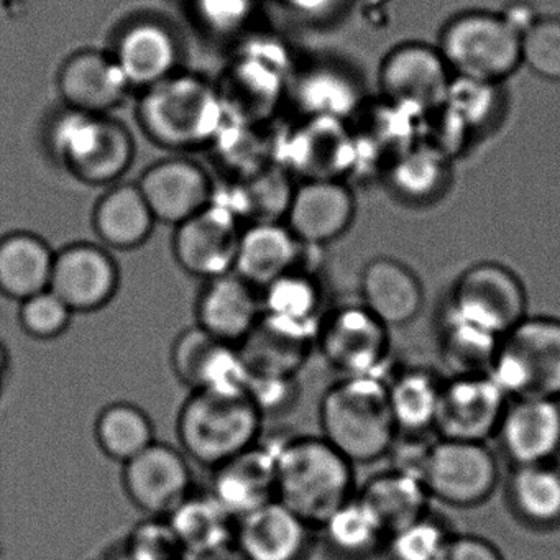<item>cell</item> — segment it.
<instances>
[{"label":"cell","instance_id":"cell-1","mask_svg":"<svg viewBox=\"0 0 560 560\" xmlns=\"http://www.w3.org/2000/svg\"><path fill=\"white\" fill-rule=\"evenodd\" d=\"M277 458V500L311 527L353 498V464L323 435H294L271 447Z\"/></svg>","mask_w":560,"mask_h":560},{"label":"cell","instance_id":"cell-2","mask_svg":"<svg viewBox=\"0 0 560 560\" xmlns=\"http://www.w3.org/2000/svg\"><path fill=\"white\" fill-rule=\"evenodd\" d=\"M319 421L323 438L352 464L386 457L398 438L385 376H343L334 383L320 401Z\"/></svg>","mask_w":560,"mask_h":560},{"label":"cell","instance_id":"cell-3","mask_svg":"<svg viewBox=\"0 0 560 560\" xmlns=\"http://www.w3.org/2000/svg\"><path fill=\"white\" fill-rule=\"evenodd\" d=\"M261 422L245 388L195 389L179 409L176 431L188 457L215 468L258 444Z\"/></svg>","mask_w":560,"mask_h":560},{"label":"cell","instance_id":"cell-4","mask_svg":"<svg viewBox=\"0 0 560 560\" xmlns=\"http://www.w3.org/2000/svg\"><path fill=\"white\" fill-rule=\"evenodd\" d=\"M488 375L510 399H560V319H521L501 337Z\"/></svg>","mask_w":560,"mask_h":560},{"label":"cell","instance_id":"cell-5","mask_svg":"<svg viewBox=\"0 0 560 560\" xmlns=\"http://www.w3.org/2000/svg\"><path fill=\"white\" fill-rule=\"evenodd\" d=\"M140 119L152 139L172 149L201 145L218 132L222 104L218 93L195 77H170L149 88Z\"/></svg>","mask_w":560,"mask_h":560},{"label":"cell","instance_id":"cell-6","mask_svg":"<svg viewBox=\"0 0 560 560\" xmlns=\"http://www.w3.org/2000/svg\"><path fill=\"white\" fill-rule=\"evenodd\" d=\"M439 51L458 77L490 84L520 67L521 35L501 15L467 12L445 25Z\"/></svg>","mask_w":560,"mask_h":560},{"label":"cell","instance_id":"cell-7","mask_svg":"<svg viewBox=\"0 0 560 560\" xmlns=\"http://www.w3.org/2000/svg\"><path fill=\"white\" fill-rule=\"evenodd\" d=\"M51 139L61 162L88 185L116 182L133 160L129 130L104 116L73 110L58 120Z\"/></svg>","mask_w":560,"mask_h":560},{"label":"cell","instance_id":"cell-8","mask_svg":"<svg viewBox=\"0 0 560 560\" xmlns=\"http://www.w3.org/2000/svg\"><path fill=\"white\" fill-rule=\"evenodd\" d=\"M526 307L520 278L503 265L483 261L457 278L445 313L503 337L527 316Z\"/></svg>","mask_w":560,"mask_h":560},{"label":"cell","instance_id":"cell-9","mask_svg":"<svg viewBox=\"0 0 560 560\" xmlns=\"http://www.w3.org/2000/svg\"><path fill=\"white\" fill-rule=\"evenodd\" d=\"M421 480L429 494L451 506L483 503L498 483V462L485 442H431Z\"/></svg>","mask_w":560,"mask_h":560},{"label":"cell","instance_id":"cell-10","mask_svg":"<svg viewBox=\"0 0 560 560\" xmlns=\"http://www.w3.org/2000/svg\"><path fill=\"white\" fill-rule=\"evenodd\" d=\"M316 343L326 362L343 376H383L389 355V329L362 303L324 314Z\"/></svg>","mask_w":560,"mask_h":560},{"label":"cell","instance_id":"cell-11","mask_svg":"<svg viewBox=\"0 0 560 560\" xmlns=\"http://www.w3.org/2000/svg\"><path fill=\"white\" fill-rule=\"evenodd\" d=\"M508 401L488 373L451 376L442 386L434 431L441 439L485 442L497 434Z\"/></svg>","mask_w":560,"mask_h":560},{"label":"cell","instance_id":"cell-12","mask_svg":"<svg viewBox=\"0 0 560 560\" xmlns=\"http://www.w3.org/2000/svg\"><path fill=\"white\" fill-rule=\"evenodd\" d=\"M176 228L173 254L186 273L208 281L234 271L242 229L228 206L209 205Z\"/></svg>","mask_w":560,"mask_h":560},{"label":"cell","instance_id":"cell-13","mask_svg":"<svg viewBox=\"0 0 560 560\" xmlns=\"http://www.w3.org/2000/svg\"><path fill=\"white\" fill-rule=\"evenodd\" d=\"M124 490L133 504L152 517H166L192 493L186 455L162 442L124 464Z\"/></svg>","mask_w":560,"mask_h":560},{"label":"cell","instance_id":"cell-14","mask_svg":"<svg viewBox=\"0 0 560 560\" xmlns=\"http://www.w3.org/2000/svg\"><path fill=\"white\" fill-rule=\"evenodd\" d=\"M119 281L116 260L100 245L78 242L55 254L50 290L73 313H91L109 304Z\"/></svg>","mask_w":560,"mask_h":560},{"label":"cell","instance_id":"cell-15","mask_svg":"<svg viewBox=\"0 0 560 560\" xmlns=\"http://www.w3.org/2000/svg\"><path fill=\"white\" fill-rule=\"evenodd\" d=\"M497 435L516 467L556 460L560 454V399H510Z\"/></svg>","mask_w":560,"mask_h":560},{"label":"cell","instance_id":"cell-16","mask_svg":"<svg viewBox=\"0 0 560 560\" xmlns=\"http://www.w3.org/2000/svg\"><path fill=\"white\" fill-rule=\"evenodd\" d=\"M172 366L183 385L195 389L245 388L248 369L238 346L222 342L199 326L179 334Z\"/></svg>","mask_w":560,"mask_h":560},{"label":"cell","instance_id":"cell-17","mask_svg":"<svg viewBox=\"0 0 560 560\" xmlns=\"http://www.w3.org/2000/svg\"><path fill=\"white\" fill-rule=\"evenodd\" d=\"M355 215L352 192L332 179H311L293 192L288 229L298 241L320 247L346 234Z\"/></svg>","mask_w":560,"mask_h":560},{"label":"cell","instance_id":"cell-18","mask_svg":"<svg viewBox=\"0 0 560 560\" xmlns=\"http://www.w3.org/2000/svg\"><path fill=\"white\" fill-rule=\"evenodd\" d=\"M209 493L237 520L277 500L273 448L258 441L254 447L212 468Z\"/></svg>","mask_w":560,"mask_h":560},{"label":"cell","instance_id":"cell-19","mask_svg":"<svg viewBox=\"0 0 560 560\" xmlns=\"http://www.w3.org/2000/svg\"><path fill=\"white\" fill-rule=\"evenodd\" d=\"M264 316L260 290L238 277L222 275L206 281L196 303L198 326L222 342L238 346Z\"/></svg>","mask_w":560,"mask_h":560},{"label":"cell","instance_id":"cell-20","mask_svg":"<svg viewBox=\"0 0 560 560\" xmlns=\"http://www.w3.org/2000/svg\"><path fill=\"white\" fill-rule=\"evenodd\" d=\"M448 71L441 51L425 45H402L383 61L380 83L395 103L431 107L448 96Z\"/></svg>","mask_w":560,"mask_h":560},{"label":"cell","instance_id":"cell-21","mask_svg":"<svg viewBox=\"0 0 560 560\" xmlns=\"http://www.w3.org/2000/svg\"><path fill=\"white\" fill-rule=\"evenodd\" d=\"M139 189L156 221L179 225L211 205V183L188 160H166L147 170Z\"/></svg>","mask_w":560,"mask_h":560},{"label":"cell","instance_id":"cell-22","mask_svg":"<svg viewBox=\"0 0 560 560\" xmlns=\"http://www.w3.org/2000/svg\"><path fill=\"white\" fill-rule=\"evenodd\" d=\"M304 248L281 222L250 224L242 231L234 273L261 291L290 271H313L304 265Z\"/></svg>","mask_w":560,"mask_h":560},{"label":"cell","instance_id":"cell-23","mask_svg":"<svg viewBox=\"0 0 560 560\" xmlns=\"http://www.w3.org/2000/svg\"><path fill=\"white\" fill-rule=\"evenodd\" d=\"M310 530L306 521L273 500L237 521L234 542L248 560H300Z\"/></svg>","mask_w":560,"mask_h":560},{"label":"cell","instance_id":"cell-24","mask_svg":"<svg viewBox=\"0 0 560 560\" xmlns=\"http://www.w3.org/2000/svg\"><path fill=\"white\" fill-rule=\"evenodd\" d=\"M360 303L388 329L412 323L424 306L421 281L405 264L380 257L363 268Z\"/></svg>","mask_w":560,"mask_h":560},{"label":"cell","instance_id":"cell-25","mask_svg":"<svg viewBox=\"0 0 560 560\" xmlns=\"http://www.w3.org/2000/svg\"><path fill=\"white\" fill-rule=\"evenodd\" d=\"M58 88L71 109L103 116L122 103L129 83L113 58L100 51H81L65 63Z\"/></svg>","mask_w":560,"mask_h":560},{"label":"cell","instance_id":"cell-26","mask_svg":"<svg viewBox=\"0 0 560 560\" xmlns=\"http://www.w3.org/2000/svg\"><path fill=\"white\" fill-rule=\"evenodd\" d=\"M316 334L261 316L252 332L238 343L248 375L296 376L306 363Z\"/></svg>","mask_w":560,"mask_h":560},{"label":"cell","instance_id":"cell-27","mask_svg":"<svg viewBox=\"0 0 560 560\" xmlns=\"http://www.w3.org/2000/svg\"><path fill=\"white\" fill-rule=\"evenodd\" d=\"M55 254L50 245L31 232L0 238V293L11 300H28L50 288Z\"/></svg>","mask_w":560,"mask_h":560},{"label":"cell","instance_id":"cell-28","mask_svg":"<svg viewBox=\"0 0 560 560\" xmlns=\"http://www.w3.org/2000/svg\"><path fill=\"white\" fill-rule=\"evenodd\" d=\"M114 60L129 86L152 88L172 77L178 60V47L165 27L142 22L122 35Z\"/></svg>","mask_w":560,"mask_h":560},{"label":"cell","instance_id":"cell-29","mask_svg":"<svg viewBox=\"0 0 560 560\" xmlns=\"http://www.w3.org/2000/svg\"><path fill=\"white\" fill-rule=\"evenodd\" d=\"M357 498L375 514L389 536L429 514L431 494L421 478L389 468L366 480Z\"/></svg>","mask_w":560,"mask_h":560},{"label":"cell","instance_id":"cell-30","mask_svg":"<svg viewBox=\"0 0 560 560\" xmlns=\"http://www.w3.org/2000/svg\"><path fill=\"white\" fill-rule=\"evenodd\" d=\"M444 380L429 369L415 366L386 380L389 409L398 435L424 438L434 431Z\"/></svg>","mask_w":560,"mask_h":560},{"label":"cell","instance_id":"cell-31","mask_svg":"<svg viewBox=\"0 0 560 560\" xmlns=\"http://www.w3.org/2000/svg\"><path fill=\"white\" fill-rule=\"evenodd\" d=\"M155 222L139 186H117L101 199L94 211L97 235L116 250L140 247L152 234Z\"/></svg>","mask_w":560,"mask_h":560},{"label":"cell","instance_id":"cell-32","mask_svg":"<svg viewBox=\"0 0 560 560\" xmlns=\"http://www.w3.org/2000/svg\"><path fill=\"white\" fill-rule=\"evenodd\" d=\"M166 520L189 556L234 542L238 521L209 491H192Z\"/></svg>","mask_w":560,"mask_h":560},{"label":"cell","instance_id":"cell-33","mask_svg":"<svg viewBox=\"0 0 560 560\" xmlns=\"http://www.w3.org/2000/svg\"><path fill=\"white\" fill-rule=\"evenodd\" d=\"M265 316L316 334L323 320V290L313 271L294 270L260 291Z\"/></svg>","mask_w":560,"mask_h":560},{"label":"cell","instance_id":"cell-34","mask_svg":"<svg viewBox=\"0 0 560 560\" xmlns=\"http://www.w3.org/2000/svg\"><path fill=\"white\" fill-rule=\"evenodd\" d=\"M510 500L521 520L536 527L560 524V467L520 465L510 481Z\"/></svg>","mask_w":560,"mask_h":560},{"label":"cell","instance_id":"cell-35","mask_svg":"<svg viewBox=\"0 0 560 560\" xmlns=\"http://www.w3.org/2000/svg\"><path fill=\"white\" fill-rule=\"evenodd\" d=\"M439 332L441 360L451 370L452 376L490 372L501 337L465 323L445 311Z\"/></svg>","mask_w":560,"mask_h":560},{"label":"cell","instance_id":"cell-36","mask_svg":"<svg viewBox=\"0 0 560 560\" xmlns=\"http://www.w3.org/2000/svg\"><path fill=\"white\" fill-rule=\"evenodd\" d=\"M96 441L101 451L116 462H129L155 442L152 419L139 406L113 402L96 421Z\"/></svg>","mask_w":560,"mask_h":560},{"label":"cell","instance_id":"cell-37","mask_svg":"<svg viewBox=\"0 0 560 560\" xmlns=\"http://www.w3.org/2000/svg\"><path fill=\"white\" fill-rule=\"evenodd\" d=\"M320 529L334 550L350 557L366 556L388 539L375 514L357 497L330 514Z\"/></svg>","mask_w":560,"mask_h":560},{"label":"cell","instance_id":"cell-38","mask_svg":"<svg viewBox=\"0 0 560 560\" xmlns=\"http://www.w3.org/2000/svg\"><path fill=\"white\" fill-rule=\"evenodd\" d=\"M521 65L537 77L560 81V19H537L521 35Z\"/></svg>","mask_w":560,"mask_h":560},{"label":"cell","instance_id":"cell-39","mask_svg":"<svg viewBox=\"0 0 560 560\" xmlns=\"http://www.w3.org/2000/svg\"><path fill=\"white\" fill-rule=\"evenodd\" d=\"M451 534L434 517H419L415 523L388 536L389 556L393 560H439Z\"/></svg>","mask_w":560,"mask_h":560},{"label":"cell","instance_id":"cell-40","mask_svg":"<svg viewBox=\"0 0 560 560\" xmlns=\"http://www.w3.org/2000/svg\"><path fill=\"white\" fill-rule=\"evenodd\" d=\"M73 311L48 288L21 303L22 327L35 339L50 340L67 332Z\"/></svg>","mask_w":560,"mask_h":560},{"label":"cell","instance_id":"cell-41","mask_svg":"<svg viewBox=\"0 0 560 560\" xmlns=\"http://www.w3.org/2000/svg\"><path fill=\"white\" fill-rule=\"evenodd\" d=\"M126 553L132 560H183L189 557L166 517H152L137 524L127 540Z\"/></svg>","mask_w":560,"mask_h":560},{"label":"cell","instance_id":"cell-42","mask_svg":"<svg viewBox=\"0 0 560 560\" xmlns=\"http://www.w3.org/2000/svg\"><path fill=\"white\" fill-rule=\"evenodd\" d=\"M255 183L257 185H252L244 195L241 215L250 219L252 224L280 222L281 218H287L294 192L287 179L268 175Z\"/></svg>","mask_w":560,"mask_h":560},{"label":"cell","instance_id":"cell-43","mask_svg":"<svg viewBox=\"0 0 560 560\" xmlns=\"http://www.w3.org/2000/svg\"><path fill=\"white\" fill-rule=\"evenodd\" d=\"M442 168L435 156L415 153L406 156L395 172V188L406 198L425 199L441 188Z\"/></svg>","mask_w":560,"mask_h":560},{"label":"cell","instance_id":"cell-44","mask_svg":"<svg viewBox=\"0 0 560 560\" xmlns=\"http://www.w3.org/2000/svg\"><path fill=\"white\" fill-rule=\"evenodd\" d=\"M245 389L264 418L268 415H281L298 398L296 376L248 375Z\"/></svg>","mask_w":560,"mask_h":560},{"label":"cell","instance_id":"cell-45","mask_svg":"<svg viewBox=\"0 0 560 560\" xmlns=\"http://www.w3.org/2000/svg\"><path fill=\"white\" fill-rule=\"evenodd\" d=\"M199 12L211 27L232 31L247 19L250 0H198Z\"/></svg>","mask_w":560,"mask_h":560},{"label":"cell","instance_id":"cell-46","mask_svg":"<svg viewBox=\"0 0 560 560\" xmlns=\"http://www.w3.org/2000/svg\"><path fill=\"white\" fill-rule=\"evenodd\" d=\"M439 560H503L497 547L481 537L451 536Z\"/></svg>","mask_w":560,"mask_h":560},{"label":"cell","instance_id":"cell-47","mask_svg":"<svg viewBox=\"0 0 560 560\" xmlns=\"http://www.w3.org/2000/svg\"><path fill=\"white\" fill-rule=\"evenodd\" d=\"M501 18H503L504 21H506V24L520 35H523L524 32H526L527 28L537 21L533 8H529L527 4H523V2L510 5V8L501 14Z\"/></svg>","mask_w":560,"mask_h":560},{"label":"cell","instance_id":"cell-48","mask_svg":"<svg viewBox=\"0 0 560 560\" xmlns=\"http://www.w3.org/2000/svg\"><path fill=\"white\" fill-rule=\"evenodd\" d=\"M191 560H248L247 556L238 549L237 544L231 542L206 552L191 556Z\"/></svg>","mask_w":560,"mask_h":560},{"label":"cell","instance_id":"cell-49","mask_svg":"<svg viewBox=\"0 0 560 560\" xmlns=\"http://www.w3.org/2000/svg\"><path fill=\"white\" fill-rule=\"evenodd\" d=\"M336 0H287V4L300 14L316 15L326 12Z\"/></svg>","mask_w":560,"mask_h":560},{"label":"cell","instance_id":"cell-50","mask_svg":"<svg viewBox=\"0 0 560 560\" xmlns=\"http://www.w3.org/2000/svg\"><path fill=\"white\" fill-rule=\"evenodd\" d=\"M116 560H132V559H130V557H129V556H127V553H126V552H124V556H122V557H117V559H116Z\"/></svg>","mask_w":560,"mask_h":560},{"label":"cell","instance_id":"cell-51","mask_svg":"<svg viewBox=\"0 0 560 560\" xmlns=\"http://www.w3.org/2000/svg\"><path fill=\"white\" fill-rule=\"evenodd\" d=\"M2 360H4V355L0 352V370H2Z\"/></svg>","mask_w":560,"mask_h":560},{"label":"cell","instance_id":"cell-52","mask_svg":"<svg viewBox=\"0 0 560 560\" xmlns=\"http://www.w3.org/2000/svg\"><path fill=\"white\" fill-rule=\"evenodd\" d=\"M183 560H191V556L186 557V559H183Z\"/></svg>","mask_w":560,"mask_h":560}]
</instances>
